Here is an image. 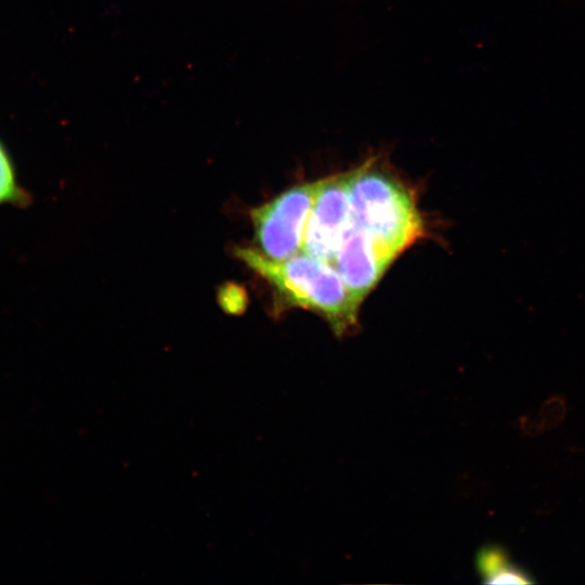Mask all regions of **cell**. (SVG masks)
Returning a JSON list of instances; mask_svg holds the SVG:
<instances>
[{
	"label": "cell",
	"instance_id": "obj_1",
	"mask_svg": "<svg viewBox=\"0 0 585 585\" xmlns=\"http://www.w3.org/2000/svg\"><path fill=\"white\" fill-rule=\"evenodd\" d=\"M235 255L272 286L285 306L317 313L336 335L356 324L360 304L333 264L303 251L278 261L255 248H238Z\"/></svg>",
	"mask_w": 585,
	"mask_h": 585
},
{
	"label": "cell",
	"instance_id": "obj_2",
	"mask_svg": "<svg viewBox=\"0 0 585 585\" xmlns=\"http://www.w3.org/2000/svg\"><path fill=\"white\" fill-rule=\"evenodd\" d=\"M350 204L351 221L396 256L424 235L412 193L370 160L354 169Z\"/></svg>",
	"mask_w": 585,
	"mask_h": 585
},
{
	"label": "cell",
	"instance_id": "obj_3",
	"mask_svg": "<svg viewBox=\"0 0 585 585\" xmlns=\"http://www.w3.org/2000/svg\"><path fill=\"white\" fill-rule=\"evenodd\" d=\"M320 182L295 185L251 211L256 249L277 261L302 251L306 224Z\"/></svg>",
	"mask_w": 585,
	"mask_h": 585
},
{
	"label": "cell",
	"instance_id": "obj_4",
	"mask_svg": "<svg viewBox=\"0 0 585 585\" xmlns=\"http://www.w3.org/2000/svg\"><path fill=\"white\" fill-rule=\"evenodd\" d=\"M353 176L351 170L321 180L306 224L302 251L330 264L351 224Z\"/></svg>",
	"mask_w": 585,
	"mask_h": 585
},
{
	"label": "cell",
	"instance_id": "obj_5",
	"mask_svg": "<svg viewBox=\"0 0 585 585\" xmlns=\"http://www.w3.org/2000/svg\"><path fill=\"white\" fill-rule=\"evenodd\" d=\"M398 256L351 221L333 265L361 304Z\"/></svg>",
	"mask_w": 585,
	"mask_h": 585
},
{
	"label": "cell",
	"instance_id": "obj_6",
	"mask_svg": "<svg viewBox=\"0 0 585 585\" xmlns=\"http://www.w3.org/2000/svg\"><path fill=\"white\" fill-rule=\"evenodd\" d=\"M478 570L491 584H531V575L509 561L506 550L497 546L481 549L477 558Z\"/></svg>",
	"mask_w": 585,
	"mask_h": 585
},
{
	"label": "cell",
	"instance_id": "obj_7",
	"mask_svg": "<svg viewBox=\"0 0 585 585\" xmlns=\"http://www.w3.org/2000/svg\"><path fill=\"white\" fill-rule=\"evenodd\" d=\"M23 197L12 161L0 143V205L20 203Z\"/></svg>",
	"mask_w": 585,
	"mask_h": 585
}]
</instances>
